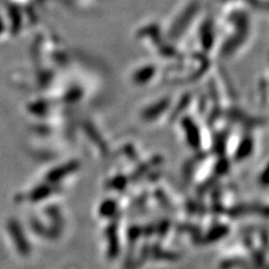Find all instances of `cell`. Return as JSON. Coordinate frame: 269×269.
Returning <instances> with one entry per match:
<instances>
[{
  "instance_id": "cell-2",
  "label": "cell",
  "mask_w": 269,
  "mask_h": 269,
  "mask_svg": "<svg viewBox=\"0 0 269 269\" xmlns=\"http://www.w3.org/2000/svg\"><path fill=\"white\" fill-rule=\"evenodd\" d=\"M156 66L155 65H148L146 64V73H143L141 72L140 68H138V70H134V72L131 73V76L130 79L131 81H133V83H140V84H146L148 83V82H150L149 80L154 79L155 74H156Z\"/></svg>"
},
{
  "instance_id": "cell-1",
  "label": "cell",
  "mask_w": 269,
  "mask_h": 269,
  "mask_svg": "<svg viewBox=\"0 0 269 269\" xmlns=\"http://www.w3.org/2000/svg\"><path fill=\"white\" fill-rule=\"evenodd\" d=\"M8 229L10 230L12 240H13V243H15L17 249L19 250V253L22 255V256H27V255H29V252H30L29 245L25 239L20 226L17 225L15 221H10V223L8 225Z\"/></svg>"
}]
</instances>
